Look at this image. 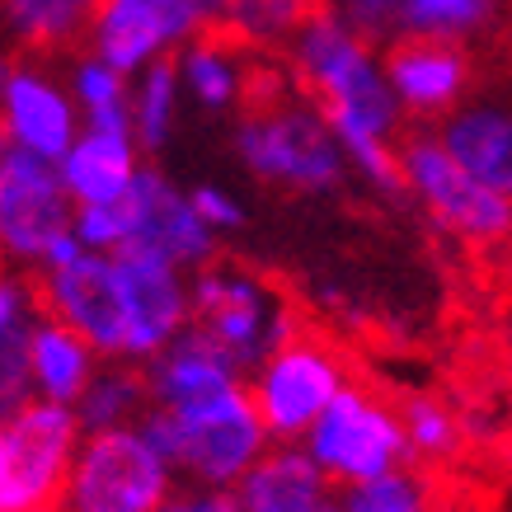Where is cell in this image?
<instances>
[{
    "label": "cell",
    "mask_w": 512,
    "mask_h": 512,
    "mask_svg": "<svg viewBox=\"0 0 512 512\" xmlns=\"http://www.w3.org/2000/svg\"><path fill=\"white\" fill-rule=\"evenodd\" d=\"M0 146H5V141H0Z\"/></svg>",
    "instance_id": "37"
},
{
    "label": "cell",
    "mask_w": 512,
    "mask_h": 512,
    "mask_svg": "<svg viewBox=\"0 0 512 512\" xmlns=\"http://www.w3.org/2000/svg\"><path fill=\"white\" fill-rule=\"evenodd\" d=\"M66 85L76 99L85 127H109V132H132V76H123L118 66L104 57H94L90 47L76 52L66 62Z\"/></svg>",
    "instance_id": "27"
},
{
    "label": "cell",
    "mask_w": 512,
    "mask_h": 512,
    "mask_svg": "<svg viewBox=\"0 0 512 512\" xmlns=\"http://www.w3.org/2000/svg\"><path fill=\"white\" fill-rule=\"evenodd\" d=\"M334 15H343L353 29H362L367 38H381L386 43L390 33H395V10H400V0H325Z\"/></svg>",
    "instance_id": "33"
},
{
    "label": "cell",
    "mask_w": 512,
    "mask_h": 512,
    "mask_svg": "<svg viewBox=\"0 0 512 512\" xmlns=\"http://www.w3.org/2000/svg\"><path fill=\"white\" fill-rule=\"evenodd\" d=\"M141 165H146V151L137 146V137L132 132H109V127H80L71 151L57 160L62 184L76 207L123 202L137 184Z\"/></svg>",
    "instance_id": "19"
},
{
    "label": "cell",
    "mask_w": 512,
    "mask_h": 512,
    "mask_svg": "<svg viewBox=\"0 0 512 512\" xmlns=\"http://www.w3.org/2000/svg\"><path fill=\"white\" fill-rule=\"evenodd\" d=\"M437 141L484 188L512 198V104L508 99H466L433 123Z\"/></svg>",
    "instance_id": "18"
},
{
    "label": "cell",
    "mask_w": 512,
    "mask_h": 512,
    "mask_svg": "<svg viewBox=\"0 0 512 512\" xmlns=\"http://www.w3.org/2000/svg\"><path fill=\"white\" fill-rule=\"evenodd\" d=\"M376 38L353 29L343 15L320 10L287 47L292 80L306 90L315 109L329 118L339 137L348 170L372 184L376 193H404L400 179V137H404V109L386 80Z\"/></svg>",
    "instance_id": "1"
},
{
    "label": "cell",
    "mask_w": 512,
    "mask_h": 512,
    "mask_svg": "<svg viewBox=\"0 0 512 512\" xmlns=\"http://www.w3.org/2000/svg\"><path fill=\"white\" fill-rule=\"evenodd\" d=\"M184 99H193L202 113H235L249 104V52L235 43L231 33H202L174 57Z\"/></svg>",
    "instance_id": "21"
},
{
    "label": "cell",
    "mask_w": 512,
    "mask_h": 512,
    "mask_svg": "<svg viewBox=\"0 0 512 512\" xmlns=\"http://www.w3.org/2000/svg\"><path fill=\"white\" fill-rule=\"evenodd\" d=\"M76 221V202L57 160L0 146V259L10 268H43L47 249Z\"/></svg>",
    "instance_id": "11"
},
{
    "label": "cell",
    "mask_w": 512,
    "mask_h": 512,
    "mask_svg": "<svg viewBox=\"0 0 512 512\" xmlns=\"http://www.w3.org/2000/svg\"><path fill=\"white\" fill-rule=\"evenodd\" d=\"M221 15L226 0H99L85 47L137 76L151 62H174L202 33H217Z\"/></svg>",
    "instance_id": "9"
},
{
    "label": "cell",
    "mask_w": 512,
    "mask_h": 512,
    "mask_svg": "<svg viewBox=\"0 0 512 512\" xmlns=\"http://www.w3.org/2000/svg\"><path fill=\"white\" fill-rule=\"evenodd\" d=\"M80 127L85 118L62 71H52L43 57H19L15 76L0 94V141L29 156L62 160L80 137Z\"/></svg>",
    "instance_id": "15"
},
{
    "label": "cell",
    "mask_w": 512,
    "mask_h": 512,
    "mask_svg": "<svg viewBox=\"0 0 512 512\" xmlns=\"http://www.w3.org/2000/svg\"><path fill=\"white\" fill-rule=\"evenodd\" d=\"M15 66H19V52L0 38V94H5V85H10V76H15Z\"/></svg>",
    "instance_id": "35"
},
{
    "label": "cell",
    "mask_w": 512,
    "mask_h": 512,
    "mask_svg": "<svg viewBox=\"0 0 512 512\" xmlns=\"http://www.w3.org/2000/svg\"><path fill=\"white\" fill-rule=\"evenodd\" d=\"M320 10L325 0H226L221 33H231L245 52H287Z\"/></svg>",
    "instance_id": "26"
},
{
    "label": "cell",
    "mask_w": 512,
    "mask_h": 512,
    "mask_svg": "<svg viewBox=\"0 0 512 512\" xmlns=\"http://www.w3.org/2000/svg\"><path fill=\"white\" fill-rule=\"evenodd\" d=\"M76 419L85 433H109V428H137V419L151 409V390H146V372L141 362L113 357L99 362V372L90 376V386L76 404Z\"/></svg>",
    "instance_id": "25"
},
{
    "label": "cell",
    "mask_w": 512,
    "mask_h": 512,
    "mask_svg": "<svg viewBox=\"0 0 512 512\" xmlns=\"http://www.w3.org/2000/svg\"><path fill=\"white\" fill-rule=\"evenodd\" d=\"M400 179L404 193L419 202L437 231L466 245H503L512 240V198L484 188L466 174L433 127H414L400 137Z\"/></svg>",
    "instance_id": "6"
},
{
    "label": "cell",
    "mask_w": 512,
    "mask_h": 512,
    "mask_svg": "<svg viewBox=\"0 0 512 512\" xmlns=\"http://www.w3.org/2000/svg\"><path fill=\"white\" fill-rule=\"evenodd\" d=\"M231 151L259 184L320 198L348 179V156L339 137L311 99L282 94L273 104H249L231 127Z\"/></svg>",
    "instance_id": "2"
},
{
    "label": "cell",
    "mask_w": 512,
    "mask_h": 512,
    "mask_svg": "<svg viewBox=\"0 0 512 512\" xmlns=\"http://www.w3.org/2000/svg\"><path fill=\"white\" fill-rule=\"evenodd\" d=\"M160 512H245V508H240L235 489H198V484H188V489H174Z\"/></svg>",
    "instance_id": "34"
},
{
    "label": "cell",
    "mask_w": 512,
    "mask_h": 512,
    "mask_svg": "<svg viewBox=\"0 0 512 512\" xmlns=\"http://www.w3.org/2000/svg\"><path fill=\"white\" fill-rule=\"evenodd\" d=\"M235 498L245 512H343L339 489L320 475L301 442H278L235 484Z\"/></svg>",
    "instance_id": "20"
},
{
    "label": "cell",
    "mask_w": 512,
    "mask_h": 512,
    "mask_svg": "<svg viewBox=\"0 0 512 512\" xmlns=\"http://www.w3.org/2000/svg\"><path fill=\"white\" fill-rule=\"evenodd\" d=\"M343 512H433V494H428V480L419 470H386L376 480L348 484L339 489Z\"/></svg>",
    "instance_id": "31"
},
{
    "label": "cell",
    "mask_w": 512,
    "mask_h": 512,
    "mask_svg": "<svg viewBox=\"0 0 512 512\" xmlns=\"http://www.w3.org/2000/svg\"><path fill=\"white\" fill-rule=\"evenodd\" d=\"M104 357L80 339L76 329H66L62 320L43 315L33 325L29 339V376H33V400L47 404H76L90 386V376L99 372Z\"/></svg>",
    "instance_id": "24"
},
{
    "label": "cell",
    "mask_w": 512,
    "mask_h": 512,
    "mask_svg": "<svg viewBox=\"0 0 512 512\" xmlns=\"http://www.w3.org/2000/svg\"><path fill=\"white\" fill-rule=\"evenodd\" d=\"M43 320V301L19 268H0V419L33 400L29 339Z\"/></svg>",
    "instance_id": "23"
},
{
    "label": "cell",
    "mask_w": 512,
    "mask_h": 512,
    "mask_svg": "<svg viewBox=\"0 0 512 512\" xmlns=\"http://www.w3.org/2000/svg\"><path fill=\"white\" fill-rule=\"evenodd\" d=\"M245 381L268 437L273 442H301L353 376H348V362L334 343L296 329L292 339L273 348L254 372H245Z\"/></svg>",
    "instance_id": "8"
},
{
    "label": "cell",
    "mask_w": 512,
    "mask_h": 512,
    "mask_svg": "<svg viewBox=\"0 0 512 512\" xmlns=\"http://www.w3.org/2000/svg\"><path fill=\"white\" fill-rule=\"evenodd\" d=\"M85 428L71 404L29 400L5 419L0 512H52L66 489Z\"/></svg>",
    "instance_id": "10"
},
{
    "label": "cell",
    "mask_w": 512,
    "mask_h": 512,
    "mask_svg": "<svg viewBox=\"0 0 512 512\" xmlns=\"http://www.w3.org/2000/svg\"><path fill=\"white\" fill-rule=\"evenodd\" d=\"M141 372H146L151 404L170 409V414H188V409H202V404L245 390V372L193 325L170 348H160L151 362H141Z\"/></svg>",
    "instance_id": "17"
},
{
    "label": "cell",
    "mask_w": 512,
    "mask_h": 512,
    "mask_svg": "<svg viewBox=\"0 0 512 512\" xmlns=\"http://www.w3.org/2000/svg\"><path fill=\"white\" fill-rule=\"evenodd\" d=\"M188 296H193V329H202L240 372H254L273 348H282L296 334L292 306L259 273L240 264L212 259L193 273Z\"/></svg>",
    "instance_id": "5"
},
{
    "label": "cell",
    "mask_w": 512,
    "mask_h": 512,
    "mask_svg": "<svg viewBox=\"0 0 512 512\" xmlns=\"http://www.w3.org/2000/svg\"><path fill=\"white\" fill-rule=\"evenodd\" d=\"M179 109H184V85L174 62H151L132 76V137L146 156H160L174 141Z\"/></svg>",
    "instance_id": "29"
},
{
    "label": "cell",
    "mask_w": 512,
    "mask_h": 512,
    "mask_svg": "<svg viewBox=\"0 0 512 512\" xmlns=\"http://www.w3.org/2000/svg\"><path fill=\"white\" fill-rule=\"evenodd\" d=\"M0 466H5V419H0Z\"/></svg>",
    "instance_id": "36"
},
{
    "label": "cell",
    "mask_w": 512,
    "mask_h": 512,
    "mask_svg": "<svg viewBox=\"0 0 512 512\" xmlns=\"http://www.w3.org/2000/svg\"><path fill=\"white\" fill-rule=\"evenodd\" d=\"M113 278H118V301H123L127 362H151L160 348H170L193 325V296H188L193 273L174 264L170 254L127 245L113 254Z\"/></svg>",
    "instance_id": "12"
},
{
    "label": "cell",
    "mask_w": 512,
    "mask_h": 512,
    "mask_svg": "<svg viewBox=\"0 0 512 512\" xmlns=\"http://www.w3.org/2000/svg\"><path fill=\"white\" fill-rule=\"evenodd\" d=\"M38 301H43V315L76 329L104 362L123 357L127 325L123 301H118V278H113V254L80 249L71 264L43 268L38 273Z\"/></svg>",
    "instance_id": "14"
},
{
    "label": "cell",
    "mask_w": 512,
    "mask_h": 512,
    "mask_svg": "<svg viewBox=\"0 0 512 512\" xmlns=\"http://www.w3.org/2000/svg\"><path fill=\"white\" fill-rule=\"evenodd\" d=\"M301 447L334 489H348V484L376 480L386 470L409 466L400 404H390L386 395H376L362 381H348L334 395V404L311 423V433L301 437Z\"/></svg>",
    "instance_id": "7"
},
{
    "label": "cell",
    "mask_w": 512,
    "mask_h": 512,
    "mask_svg": "<svg viewBox=\"0 0 512 512\" xmlns=\"http://www.w3.org/2000/svg\"><path fill=\"white\" fill-rule=\"evenodd\" d=\"M498 24H503V0H400L395 10V33L451 38V43H475Z\"/></svg>",
    "instance_id": "28"
},
{
    "label": "cell",
    "mask_w": 512,
    "mask_h": 512,
    "mask_svg": "<svg viewBox=\"0 0 512 512\" xmlns=\"http://www.w3.org/2000/svg\"><path fill=\"white\" fill-rule=\"evenodd\" d=\"M127 221H132V245L156 249V254H170L179 268L198 273L217 259L221 235L198 217V207L188 198V188H179L160 165H141L137 184L123 198Z\"/></svg>",
    "instance_id": "16"
},
{
    "label": "cell",
    "mask_w": 512,
    "mask_h": 512,
    "mask_svg": "<svg viewBox=\"0 0 512 512\" xmlns=\"http://www.w3.org/2000/svg\"><path fill=\"white\" fill-rule=\"evenodd\" d=\"M400 423L404 442H409V461H451L461 451V423L433 395H409L400 404Z\"/></svg>",
    "instance_id": "30"
},
{
    "label": "cell",
    "mask_w": 512,
    "mask_h": 512,
    "mask_svg": "<svg viewBox=\"0 0 512 512\" xmlns=\"http://www.w3.org/2000/svg\"><path fill=\"white\" fill-rule=\"evenodd\" d=\"M99 0H0V38L19 57H62L85 47Z\"/></svg>",
    "instance_id": "22"
},
{
    "label": "cell",
    "mask_w": 512,
    "mask_h": 512,
    "mask_svg": "<svg viewBox=\"0 0 512 512\" xmlns=\"http://www.w3.org/2000/svg\"><path fill=\"white\" fill-rule=\"evenodd\" d=\"M381 66H386V80L400 99L404 118L414 123H442L475 90L470 43H451V38L395 33L381 47Z\"/></svg>",
    "instance_id": "13"
},
{
    "label": "cell",
    "mask_w": 512,
    "mask_h": 512,
    "mask_svg": "<svg viewBox=\"0 0 512 512\" xmlns=\"http://www.w3.org/2000/svg\"><path fill=\"white\" fill-rule=\"evenodd\" d=\"M137 428L174 466V475L198 489H235L278 447L249 400V381L245 390L202 404V409H188V414H170V409L151 404L137 419Z\"/></svg>",
    "instance_id": "3"
},
{
    "label": "cell",
    "mask_w": 512,
    "mask_h": 512,
    "mask_svg": "<svg viewBox=\"0 0 512 512\" xmlns=\"http://www.w3.org/2000/svg\"><path fill=\"white\" fill-rule=\"evenodd\" d=\"M174 489L179 475L141 428H109L80 437L57 512H160Z\"/></svg>",
    "instance_id": "4"
},
{
    "label": "cell",
    "mask_w": 512,
    "mask_h": 512,
    "mask_svg": "<svg viewBox=\"0 0 512 512\" xmlns=\"http://www.w3.org/2000/svg\"><path fill=\"white\" fill-rule=\"evenodd\" d=\"M188 198H193V207H198V217L212 226L217 235H231L245 226V202L235 198L231 188H221V184H198V188H188Z\"/></svg>",
    "instance_id": "32"
}]
</instances>
